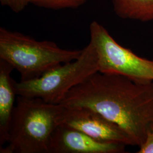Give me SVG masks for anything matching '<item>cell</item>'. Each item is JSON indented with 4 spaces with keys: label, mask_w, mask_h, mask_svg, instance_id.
<instances>
[{
    "label": "cell",
    "mask_w": 153,
    "mask_h": 153,
    "mask_svg": "<svg viewBox=\"0 0 153 153\" xmlns=\"http://www.w3.org/2000/svg\"><path fill=\"white\" fill-rule=\"evenodd\" d=\"M60 104L98 112L121 128L138 147L153 131V81L138 82L98 71L71 90Z\"/></svg>",
    "instance_id": "cell-1"
},
{
    "label": "cell",
    "mask_w": 153,
    "mask_h": 153,
    "mask_svg": "<svg viewBox=\"0 0 153 153\" xmlns=\"http://www.w3.org/2000/svg\"><path fill=\"white\" fill-rule=\"evenodd\" d=\"M98 71L97 56L90 42L76 60L57 66L36 79L16 82V94L60 104L71 90Z\"/></svg>",
    "instance_id": "cell-4"
},
{
    "label": "cell",
    "mask_w": 153,
    "mask_h": 153,
    "mask_svg": "<svg viewBox=\"0 0 153 153\" xmlns=\"http://www.w3.org/2000/svg\"><path fill=\"white\" fill-rule=\"evenodd\" d=\"M58 123L82 131L100 141L134 146L131 137L119 126L86 107H64Z\"/></svg>",
    "instance_id": "cell-6"
},
{
    "label": "cell",
    "mask_w": 153,
    "mask_h": 153,
    "mask_svg": "<svg viewBox=\"0 0 153 153\" xmlns=\"http://www.w3.org/2000/svg\"><path fill=\"white\" fill-rule=\"evenodd\" d=\"M90 42L95 51L98 71L126 76L138 82L153 81V60L123 47L97 21L90 25Z\"/></svg>",
    "instance_id": "cell-5"
},
{
    "label": "cell",
    "mask_w": 153,
    "mask_h": 153,
    "mask_svg": "<svg viewBox=\"0 0 153 153\" xmlns=\"http://www.w3.org/2000/svg\"><path fill=\"white\" fill-rule=\"evenodd\" d=\"M29 4L49 9L59 10L76 8L84 5L88 0H28Z\"/></svg>",
    "instance_id": "cell-10"
},
{
    "label": "cell",
    "mask_w": 153,
    "mask_h": 153,
    "mask_svg": "<svg viewBox=\"0 0 153 153\" xmlns=\"http://www.w3.org/2000/svg\"><path fill=\"white\" fill-rule=\"evenodd\" d=\"M64 107L42 99L18 95L9 140L0 153H49L52 135Z\"/></svg>",
    "instance_id": "cell-2"
},
{
    "label": "cell",
    "mask_w": 153,
    "mask_h": 153,
    "mask_svg": "<svg viewBox=\"0 0 153 153\" xmlns=\"http://www.w3.org/2000/svg\"><path fill=\"white\" fill-rule=\"evenodd\" d=\"M116 14L121 18L141 22L153 21V0H111Z\"/></svg>",
    "instance_id": "cell-9"
},
{
    "label": "cell",
    "mask_w": 153,
    "mask_h": 153,
    "mask_svg": "<svg viewBox=\"0 0 153 153\" xmlns=\"http://www.w3.org/2000/svg\"><path fill=\"white\" fill-rule=\"evenodd\" d=\"M2 6H7L15 13L23 10L30 4L28 0H0Z\"/></svg>",
    "instance_id": "cell-11"
},
{
    "label": "cell",
    "mask_w": 153,
    "mask_h": 153,
    "mask_svg": "<svg viewBox=\"0 0 153 153\" xmlns=\"http://www.w3.org/2000/svg\"><path fill=\"white\" fill-rule=\"evenodd\" d=\"M13 66L0 59V147L7 143L11 116L14 108L16 82L12 78Z\"/></svg>",
    "instance_id": "cell-8"
},
{
    "label": "cell",
    "mask_w": 153,
    "mask_h": 153,
    "mask_svg": "<svg viewBox=\"0 0 153 153\" xmlns=\"http://www.w3.org/2000/svg\"></svg>",
    "instance_id": "cell-13"
},
{
    "label": "cell",
    "mask_w": 153,
    "mask_h": 153,
    "mask_svg": "<svg viewBox=\"0 0 153 153\" xmlns=\"http://www.w3.org/2000/svg\"><path fill=\"white\" fill-rule=\"evenodd\" d=\"M82 52L62 49L53 42L38 41L0 28V59L13 66L21 76V81L36 79L57 66L76 60Z\"/></svg>",
    "instance_id": "cell-3"
},
{
    "label": "cell",
    "mask_w": 153,
    "mask_h": 153,
    "mask_svg": "<svg viewBox=\"0 0 153 153\" xmlns=\"http://www.w3.org/2000/svg\"><path fill=\"white\" fill-rule=\"evenodd\" d=\"M137 153H153V131L149 133Z\"/></svg>",
    "instance_id": "cell-12"
},
{
    "label": "cell",
    "mask_w": 153,
    "mask_h": 153,
    "mask_svg": "<svg viewBox=\"0 0 153 153\" xmlns=\"http://www.w3.org/2000/svg\"><path fill=\"white\" fill-rule=\"evenodd\" d=\"M126 145L97 140L82 131L60 124L53 131L49 153H124Z\"/></svg>",
    "instance_id": "cell-7"
}]
</instances>
